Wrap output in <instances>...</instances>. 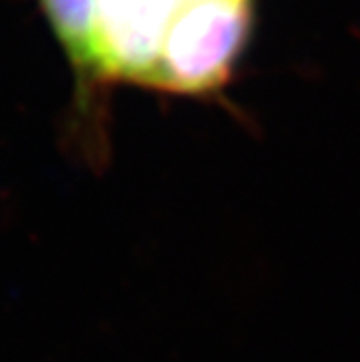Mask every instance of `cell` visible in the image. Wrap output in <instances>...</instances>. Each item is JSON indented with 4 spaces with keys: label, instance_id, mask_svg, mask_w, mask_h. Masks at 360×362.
I'll return each mask as SVG.
<instances>
[{
    "label": "cell",
    "instance_id": "1",
    "mask_svg": "<svg viewBox=\"0 0 360 362\" xmlns=\"http://www.w3.org/2000/svg\"><path fill=\"white\" fill-rule=\"evenodd\" d=\"M204 0H40L76 70L156 89L168 37Z\"/></svg>",
    "mask_w": 360,
    "mask_h": 362
}]
</instances>
